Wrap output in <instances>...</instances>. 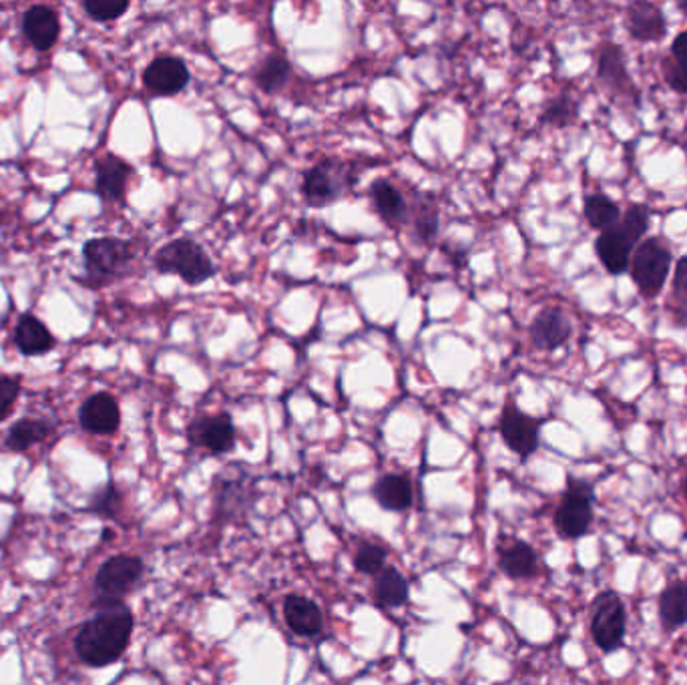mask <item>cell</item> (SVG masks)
<instances>
[{
	"instance_id": "1",
	"label": "cell",
	"mask_w": 687,
	"mask_h": 685,
	"mask_svg": "<svg viewBox=\"0 0 687 685\" xmlns=\"http://www.w3.org/2000/svg\"><path fill=\"white\" fill-rule=\"evenodd\" d=\"M133 625V613L125 603L98 607L74 636L77 658L89 667H107L121 660L129 648Z\"/></svg>"
},
{
	"instance_id": "2",
	"label": "cell",
	"mask_w": 687,
	"mask_h": 685,
	"mask_svg": "<svg viewBox=\"0 0 687 685\" xmlns=\"http://www.w3.org/2000/svg\"><path fill=\"white\" fill-rule=\"evenodd\" d=\"M650 208L643 204H631L617 225L599 233L595 242V254L603 268L612 276L626 274L636 247L650 232Z\"/></svg>"
},
{
	"instance_id": "3",
	"label": "cell",
	"mask_w": 687,
	"mask_h": 685,
	"mask_svg": "<svg viewBox=\"0 0 687 685\" xmlns=\"http://www.w3.org/2000/svg\"><path fill=\"white\" fill-rule=\"evenodd\" d=\"M136 245L124 237H93L83 245V271L81 283L91 290L107 288L129 276L136 262Z\"/></svg>"
},
{
	"instance_id": "4",
	"label": "cell",
	"mask_w": 687,
	"mask_h": 685,
	"mask_svg": "<svg viewBox=\"0 0 687 685\" xmlns=\"http://www.w3.org/2000/svg\"><path fill=\"white\" fill-rule=\"evenodd\" d=\"M360 179L358 161L322 160L312 165L300 185V194L310 208L322 209L350 196Z\"/></svg>"
},
{
	"instance_id": "5",
	"label": "cell",
	"mask_w": 687,
	"mask_h": 685,
	"mask_svg": "<svg viewBox=\"0 0 687 685\" xmlns=\"http://www.w3.org/2000/svg\"><path fill=\"white\" fill-rule=\"evenodd\" d=\"M153 268L163 276L182 278L187 286H201L218 274L203 245L191 237H175L161 245L153 256Z\"/></svg>"
},
{
	"instance_id": "6",
	"label": "cell",
	"mask_w": 687,
	"mask_h": 685,
	"mask_svg": "<svg viewBox=\"0 0 687 685\" xmlns=\"http://www.w3.org/2000/svg\"><path fill=\"white\" fill-rule=\"evenodd\" d=\"M672 264H674V256H672L669 245L657 235L645 237L636 247L629 262V274L633 283L638 286L639 294L645 298L662 294L663 286L672 274Z\"/></svg>"
},
{
	"instance_id": "7",
	"label": "cell",
	"mask_w": 687,
	"mask_h": 685,
	"mask_svg": "<svg viewBox=\"0 0 687 685\" xmlns=\"http://www.w3.org/2000/svg\"><path fill=\"white\" fill-rule=\"evenodd\" d=\"M145 573V565L136 555H113L105 564L98 567L95 576V591H97V607H109L124 603L125 597L139 585Z\"/></svg>"
},
{
	"instance_id": "8",
	"label": "cell",
	"mask_w": 687,
	"mask_h": 685,
	"mask_svg": "<svg viewBox=\"0 0 687 685\" xmlns=\"http://www.w3.org/2000/svg\"><path fill=\"white\" fill-rule=\"evenodd\" d=\"M593 502L595 489L590 480L583 478H567L563 501L557 507L555 525L564 538H579L590 533L593 523Z\"/></svg>"
},
{
	"instance_id": "9",
	"label": "cell",
	"mask_w": 687,
	"mask_h": 685,
	"mask_svg": "<svg viewBox=\"0 0 687 685\" xmlns=\"http://www.w3.org/2000/svg\"><path fill=\"white\" fill-rule=\"evenodd\" d=\"M626 634V603L615 591H603L593 601L591 609V636L595 646L605 653H612L624 646Z\"/></svg>"
},
{
	"instance_id": "10",
	"label": "cell",
	"mask_w": 687,
	"mask_h": 685,
	"mask_svg": "<svg viewBox=\"0 0 687 685\" xmlns=\"http://www.w3.org/2000/svg\"><path fill=\"white\" fill-rule=\"evenodd\" d=\"M597 77L609 95L621 107H639V91L627 71L624 49L617 43H602L597 50Z\"/></svg>"
},
{
	"instance_id": "11",
	"label": "cell",
	"mask_w": 687,
	"mask_h": 685,
	"mask_svg": "<svg viewBox=\"0 0 687 685\" xmlns=\"http://www.w3.org/2000/svg\"><path fill=\"white\" fill-rule=\"evenodd\" d=\"M540 425L543 420L523 413L513 398L504 403L499 417V432L504 444L516 456H521V461H527L528 456L537 453L540 444Z\"/></svg>"
},
{
	"instance_id": "12",
	"label": "cell",
	"mask_w": 687,
	"mask_h": 685,
	"mask_svg": "<svg viewBox=\"0 0 687 685\" xmlns=\"http://www.w3.org/2000/svg\"><path fill=\"white\" fill-rule=\"evenodd\" d=\"M187 441L211 454L232 453L237 441L234 418L228 413L196 417L187 427Z\"/></svg>"
},
{
	"instance_id": "13",
	"label": "cell",
	"mask_w": 687,
	"mask_h": 685,
	"mask_svg": "<svg viewBox=\"0 0 687 685\" xmlns=\"http://www.w3.org/2000/svg\"><path fill=\"white\" fill-rule=\"evenodd\" d=\"M141 79L153 97H175L189 85L191 71L182 57L160 55L149 62Z\"/></svg>"
},
{
	"instance_id": "14",
	"label": "cell",
	"mask_w": 687,
	"mask_h": 685,
	"mask_svg": "<svg viewBox=\"0 0 687 685\" xmlns=\"http://www.w3.org/2000/svg\"><path fill=\"white\" fill-rule=\"evenodd\" d=\"M571 336L573 324L564 314L563 307L559 306L540 307L528 326L531 344L540 352H555L563 348L564 344L571 340Z\"/></svg>"
},
{
	"instance_id": "15",
	"label": "cell",
	"mask_w": 687,
	"mask_h": 685,
	"mask_svg": "<svg viewBox=\"0 0 687 685\" xmlns=\"http://www.w3.org/2000/svg\"><path fill=\"white\" fill-rule=\"evenodd\" d=\"M79 425L89 434L109 437L121 427V408L109 392H95L86 396L79 408Z\"/></svg>"
},
{
	"instance_id": "16",
	"label": "cell",
	"mask_w": 687,
	"mask_h": 685,
	"mask_svg": "<svg viewBox=\"0 0 687 685\" xmlns=\"http://www.w3.org/2000/svg\"><path fill=\"white\" fill-rule=\"evenodd\" d=\"M133 175L136 170L131 163L109 153L95 161V194L105 204H125Z\"/></svg>"
},
{
	"instance_id": "17",
	"label": "cell",
	"mask_w": 687,
	"mask_h": 685,
	"mask_svg": "<svg viewBox=\"0 0 687 685\" xmlns=\"http://www.w3.org/2000/svg\"><path fill=\"white\" fill-rule=\"evenodd\" d=\"M626 28L639 43H660L667 37V19L655 2L636 0L627 4Z\"/></svg>"
},
{
	"instance_id": "18",
	"label": "cell",
	"mask_w": 687,
	"mask_h": 685,
	"mask_svg": "<svg viewBox=\"0 0 687 685\" xmlns=\"http://www.w3.org/2000/svg\"><path fill=\"white\" fill-rule=\"evenodd\" d=\"M369 197L372 209L388 228L403 230L410 221V206L403 191L391 179H374L369 187Z\"/></svg>"
},
{
	"instance_id": "19",
	"label": "cell",
	"mask_w": 687,
	"mask_h": 685,
	"mask_svg": "<svg viewBox=\"0 0 687 685\" xmlns=\"http://www.w3.org/2000/svg\"><path fill=\"white\" fill-rule=\"evenodd\" d=\"M23 35L33 49L47 53L59 43V37H61L59 14L45 4H35L26 9L23 14Z\"/></svg>"
},
{
	"instance_id": "20",
	"label": "cell",
	"mask_w": 687,
	"mask_h": 685,
	"mask_svg": "<svg viewBox=\"0 0 687 685\" xmlns=\"http://www.w3.org/2000/svg\"><path fill=\"white\" fill-rule=\"evenodd\" d=\"M55 336L35 314H23L14 326V346L23 356H45L55 348Z\"/></svg>"
},
{
	"instance_id": "21",
	"label": "cell",
	"mask_w": 687,
	"mask_h": 685,
	"mask_svg": "<svg viewBox=\"0 0 687 685\" xmlns=\"http://www.w3.org/2000/svg\"><path fill=\"white\" fill-rule=\"evenodd\" d=\"M283 617H286V624L290 625V629L300 637L319 636L324 627V615L319 612L318 605L304 595H295V593L283 600Z\"/></svg>"
},
{
	"instance_id": "22",
	"label": "cell",
	"mask_w": 687,
	"mask_h": 685,
	"mask_svg": "<svg viewBox=\"0 0 687 685\" xmlns=\"http://www.w3.org/2000/svg\"><path fill=\"white\" fill-rule=\"evenodd\" d=\"M499 567L511 579H531L539 576V555L527 543L513 541L499 552Z\"/></svg>"
},
{
	"instance_id": "23",
	"label": "cell",
	"mask_w": 687,
	"mask_h": 685,
	"mask_svg": "<svg viewBox=\"0 0 687 685\" xmlns=\"http://www.w3.org/2000/svg\"><path fill=\"white\" fill-rule=\"evenodd\" d=\"M292 73H294V69H292L290 59L280 50H276V53L266 55L258 62V67L252 73V79H254L259 91H264L266 95H276L282 91L283 86L288 85Z\"/></svg>"
},
{
	"instance_id": "24",
	"label": "cell",
	"mask_w": 687,
	"mask_h": 685,
	"mask_svg": "<svg viewBox=\"0 0 687 685\" xmlns=\"http://www.w3.org/2000/svg\"><path fill=\"white\" fill-rule=\"evenodd\" d=\"M374 499L384 511L403 513L412 504V485L405 475H384L374 485Z\"/></svg>"
},
{
	"instance_id": "25",
	"label": "cell",
	"mask_w": 687,
	"mask_h": 685,
	"mask_svg": "<svg viewBox=\"0 0 687 685\" xmlns=\"http://www.w3.org/2000/svg\"><path fill=\"white\" fill-rule=\"evenodd\" d=\"M50 432H53V427L43 418H21L7 432L4 446L13 453H26L28 449L47 441Z\"/></svg>"
},
{
	"instance_id": "26",
	"label": "cell",
	"mask_w": 687,
	"mask_h": 685,
	"mask_svg": "<svg viewBox=\"0 0 687 685\" xmlns=\"http://www.w3.org/2000/svg\"><path fill=\"white\" fill-rule=\"evenodd\" d=\"M660 619L665 631L687 625V583H672L660 597Z\"/></svg>"
},
{
	"instance_id": "27",
	"label": "cell",
	"mask_w": 687,
	"mask_h": 685,
	"mask_svg": "<svg viewBox=\"0 0 687 685\" xmlns=\"http://www.w3.org/2000/svg\"><path fill=\"white\" fill-rule=\"evenodd\" d=\"M408 581L398 569L384 567L376 576L374 600L381 607H403L408 601Z\"/></svg>"
},
{
	"instance_id": "28",
	"label": "cell",
	"mask_w": 687,
	"mask_h": 685,
	"mask_svg": "<svg viewBox=\"0 0 687 685\" xmlns=\"http://www.w3.org/2000/svg\"><path fill=\"white\" fill-rule=\"evenodd\" d=\"M583 213H585V220L591 228L599 233L617 225L624 216L621 208L615 204L614 199L603 196V194H591V196L585 197Z\"/></svg>"
},
{
	"instance_id": "29",
	"label": "cell",
	"mask_w": 687,
	"mask_h": 685,
	"mask_svg": "<svg viewBox=\"0 0 687 685\" xmlns=\"http://www.w3.org/2000/svg\"><path fill=\"white\" fill-rule=\"evenodd\" d=\"M672 61H663V77L669 89L687 97V28L674 38L669 47Z\"/></svg>"
},
{
	"instance_id": "30",
	"label": "cell",
	"mask_w": 687,
	"mask_h": 685,
	"mask_svg": "<svg viewBox=\"0 0 687 685\" xmlns=\"http://www.w3.org/2000/svg\"><path fill=\"white\" fill-rule=\"evenodd\" d=\"M410 221H412V233H415L418 242L430 244L436 240L439 225H441V213L430 197L418 199L415 213H410Z\"/></svg>"
},
{
	"instance_id": "31",
	"label": "cell",
	"mask_w": 687,
	"mask_h": 685,
	"mask_svg": "<svg viewBox=\"0 0 687 685\" xmlns=\"http://www.w3.org/2000/svg\"><path fill=\"white\" fill-rule=\"evenodd\" d=\"M579 105L578 101L569 95H557L549 98L547 105L543 107L539 121L540 125H549V127H569L571 123L578 119Z\"/></svg>"
},
{
	"instance_id": "32",
	"label": "cell",
	"mask_w": 687,
	"mask_h": 685,
	"mask_svg": "<svg viewBox=\"0 0 687 685\" xmlns=\"http://www.w3.org/2000/svg\"><path fill=\"white\" fill-rule=\"evenodd\" d=\"M672 310L675 324L687 328V256L679 257L675 264Z\"/></svg>"
},
{
	"instance_id": "33",
	"label": "cell",
	"mask_w": 687,
	"mask_h": 685,
	"mask_svg": "<svg viewBox=\"0 0 687 685\" xmlns=\"http://www.w3.org/2000/svg\"><path fill=\"white\" fill-rule=\"evenodd\" d=\"M121 504H124V495H121V490L117 489V485L109 480L105 487H101L93 495V499L89 502V511L98 514V516H105V519H113L121 511Z\"/></svg>"
},
{
	"instance_id": "34",
	"label": "cell",
	"mask_w": 687,
	"mask_h": 685,
	"mask_svg": "<svg viewBox=\"0 0 687 685\" xmlns=\"http://www.w3.org/2000/svg\"><path fill=\"white\" fill-rule=\"evenodd\" d=\"M129 7L131 4L127 0H121V2H113V0H83L81 2V9L95 23L117 21V19H121L129 11Z\"/></svg>"
},
{
	"instance_id": "35",
	"label": "cell",
	"mask_w": 687,
	"mask_h": 685,
	"mask_svg": "<svg viewBox=\"0 0 687 685\" xmlns=\"http://www.w3.org/2000/svg\"><path fill=\"white\" fill-rule=\"evenodd\" d=\"M354 565H357L358 571L364 576H379L382 569L386 567V552L382 549L381 545L366 543L358 549Z\"/></svg>"
},
{
	"instance_id": "36",
	"label": "cell",
	"mask_w": 687,
	"mask_h": 685,
	"mask_svg": "<svg viewBox=\"0 0 687 685\" xmlns=\"http://www.w3.org/2000/svg\"><path fill=\"white\" fill-rule=\"evenodd\" d=\"M19 396H21V380L14 376H0V422L11 417Z\"/></svg>"
},
{
	"instance_id": "37",
	"label": "cell",
	"mask_w": 687,
	"mask_h": 685,
	"mask_svg": "<svg viewBox=\"0 0 687 685\" xmlns=\"http://www.w3.org/2000/svg\"><path fill=\"white\" fill-rule=\"evenodd\" d=\"M675 7H677V11H682V13L687 14V0H677V2H675Z\"/></svg>"
},
{
	"instance_id": "38",
	"label": "cell",
	"mask_w": 687,
	"mask_h": 685,
	"mask_svg": "<svg viewBox=\"0 0 687 685\" xmlns=\"http://www.w3.org/2000/svg\"><path fill=\"white\" fill-rule=\"evenodd\" d=\"M686 497H687V480H686Z\"/></svg>"
}]
</instances>
